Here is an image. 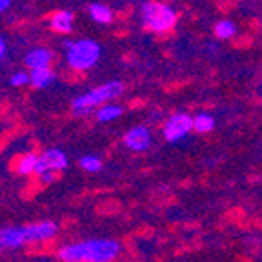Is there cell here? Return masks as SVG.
I'll return each instance as SVG.
<instances>
[{
    "label": "cell",
    "mask_w": 262,
    "mask_h": 262,
    "mask_svg": "<svg viewBox=\"0 0 262 262\" xmlns=\"http://www.w3.org/2000/svg\"><path fill=\"white\" fill-rule=\"evenodd\" d=\"M122 251V246L115 238H86L71 242L58 250L62 262H113Z\"/></svg>",
    "instance_id": "6da1fadb"
},
{
    "label": "cell",
    "mask_w": 262,
    "mask_h": 262,
    "mask_svg": "<svg viewBox=\"0 0 262 262\" xmlns=\"http://www.w3.org/2000/svg\"><path fill=\"white\" fill-rule=\"evenodd\" d=\"M126 91V84L122 80H107L104 84L97 88H91L86 93L78 95L71 102V111L75 115H88L91 111L98 110L104 104H110L111 100H117L119 97H122Z\"/></svg>",
    "instance_id": "7a4b0ae2"
},
{
    "label": "cell",
    "mask_w": 262,
    "mask_h": 262,
    "mask_svg": "<svg viewBox=\"0 0 262 262\" xmlns=\"http://www.w3.org/2000/svg\"><path fill=\"white\" fill-rule=\"evenodd\" d=\"M64 57L66 64L73 71L93 70L102 57V46L95 38H75L64 40Z\"/></svg>",
    "instance_id": "3957f363"
},
{
    "label": "cell",
    "mask_w": 262,
    "mask_h": 262,
    "mask_svg": "<svg viewBox=\"0 0 262 262\" xmlns=\"http://www.w3.org/2000/svg\"><path fill=\"white\" fill-rule=\"evenodd\" d=\"M140 22L147 31L155 33V35H166L173 31L179 22V13L166 2L159 0H147L140 6Z\"/></svg>",
    "instance_id": "277c9868"
},
{
    "label": "cell",
    "mask_w": 262,
    "mask_h": 262,
    "mask_svg": "<svg viewBox=\"0 0 262 262\" xmlns=\"http://www.w3.org/2000/svg\"><path fill=\"white\" fill-rule=\"evenodd\" d=\"M193 131V117L184 111H179V113L171 115L162 126V137L168 142L175 144L179 140L186 139Z\"/></svg>",
    "instance_id": "5b68a950"
},
{
    "label": "cell",
    "mask_w": 262,
    "mask_h": 262,
    "mask_svg": "<svg viewBox=\"0 0 262 262\" xmlns=\"http://www.w3.org/2000/svg\"><path fill=\"white\" fill-rule=\"evenodd\" d=\"M68 166H70V159H68L66 151H62L58 147H48V149H44V151L38 155V164H37L35 175L42 177V175H48V173L58 175V173L64 171Z\"/></svg>",
    "instance_id": "8992f818"
},
{
    "label": "cell",
    "mask_w": 262,
    "mask_h": 262,
    "mask_svg": "<svg viewBox=\"0 0 262 262\" xmlns=\"http://www.w3.org/2000/svg\"><path fill=\"white\" fill-rule=\"evenodd\" d=\"M24 244H31V242H29L28 224L0 228V251L18 250V248H22Z\"/></svg>",
    "instance_id": "52a82bcc"
},
{
    "label": "cell",
    "mask_w": 262,
    "mask_h": 262,
    "mask_svg": "<svg viewBox=\"0 0 262 262\" xmlns=\"http://www.w3.org/2000/svg\"><path fill=\"white\" fill-rule=\"evenodd\" d=\"M151 140H153V135H151V129L147 126H133L131 129L126 131V135L122 139V144L126 146V149L133 153H142L146 149H149L151 146Z\"/></svg>",
    "instance_id": "ba28073f"
},
{
    "label": "cell",
    "mask_w": 262,
    "mask_h": 262,
    "mask_svg": "<svg viewBox=\"0 0 262 262\" xmlns=\"http://www.w3.org/2000/svg\"><path fill=\"white\" fill-rule=\"evenodd\" d=\"M55 60V53L46 46H35L24 55V66L29 71L35 70H48Z\"/></svg>",
    "instance_id": "9c48e42d"
},
{
    "label": "cell",
    "mask_w": 262,
    "mask_h": 262,
    "mask_svg": "<svg viewBox=\"0 0 262 262\" xmlns=\"http://www.w3.org/2000/svg\"><path fill=\"white\" fill-rule=\"evenodd\" d=\"M75 26V13L71 9H60L49 16V29L58 35H70Z\"/></svg>",
    "instance_id": "30bf717a"
},
{
    "label": "cell",
    "mask_w": 262,
    "mask_h": 262,
    "mask_svg": "<svg viewBox=\"0 0 262 262\" xmlns=\"http://www.w3.org/2000/svg\"><path fill=\"white\" fill-rule=\"evenodd\" d=\"M88 15H90V18L93 22H97V24H111L115 18V13L113 9L110 8V6L102 4V2H91V4H88Z\"/></svg>",
    "instance_id": "8fae6325"
},
{
    "label": "cell",
    "mask_w": 262,
    "mask_h": 262,
    "mask_svg": "<svg viewBox=\"0 0 262 262\" xmlns=\"http://www.w3.org/2000/svg\"><path fill=\"white\" fill-rule=\"evenodd\" d=\"M29 77H31V86L35 90H46L57 80V73H55L51 68L48 70H35V71H29Z\"/></svg>",
    "instance_id": "7c38bea8"
},
{
    "label": "cell",
    "mask_w": 262,
    "mask_h": 262,
    "mask_svg": "<svg viewBox=\"0 0 262 262\" xmlns=\"http://www.w3.org/2000/svg\"><path fill=\"white\" fill-rule=\"evenodd\" d=\"M37 164H38V155L37 153H24L16 159L15 162V171L18 175L26 177V175H33V173L37 171Z\"/></svg>",
    "instance_id": "4fadbf2b"
},
{
    "label": "cell",
    "mask_w": 262,
    "mask_h": 262,
    "mask_svg": "<svg viewBox=\"0 0 262 262\" xmlns=\"http://www.w3.org/2000/svg\"><path fill=\"white\" fill-rule=\"evenodd\" d=\"M124 113V107L120 104H115V102H110V104H104L97 110L95 117H97L98 122L102 124H107V122H113V120L120 119Z\"/></svg>",
    "instance_id": "5bb4252c"
},
{
    "label": "cell",
    "mask_w": 262,
    "mask_h": 262,
    "mask_svg": "<svg viewBox=\"0 0 262 262\" xmlns=\"http://www.w3.org/2000/svg\"><path fill=\"white\" fill-rule=\"evenodd\" d=\"M215 129V119L213 115L206 113V111H201L193 117V131L196 133H209V131Z\"/></svg>",
    "instance_id": "9a60e30c"
},
{
    "label": "cell",
    "mask_w": 262,
    "mask_h": 262,
    "mask_svg": "<svg viewBox=\"0 0 262 262\" xmlns=\"http://www.w3.org/2000/svg\"><path fill=\"white\" fill-rule=\"evenodd\" d=\"M213 33L219 40H229L237 35V26L231 20H219L217 24L213 26Z\"/></svg>",
    "instance_id": "2e32d148"
},
{
    "label": "cell",
    "mask_w": 262,
    "mask_h": 262,
    "mask_svg": "<svg viewBox=\"0 0 262 262\" xmlns=\"http://www.w3.org/2000/svg\"><path fill=\"white\" fill-rule=\"evenodd\" d=\"M78 164H80V168L84 169V171L88 173H97L102 169V159L98 155H84L80 157V160H78Z\"/></svg>",
    "instance_id": "e0dca14e"
},
{
    "label": "cell",
    "mask_w": 262,
    "mask_h": 262,
    "mask_svg": "<svg viewBox=\"0 0 262 262\" xmlns=\"http://www.w3.org/2000/svg\"><path fill=\"white\" fill-rule=\"evenodd\" d=\"M28 84H31V77H29V73L24 70L15 71V73L9 77V86H13V88H24V86H28Z\"/></svg>",
    "instance_id": "ac0fdd59"
},
{
    "label": "cell",
    "mask_w": 262,
    "mask_h": 262,
    "mask_svg": "<svg viewBox=\"0 0 262 262\" xmlns=\"http://www.w3.org/2000/svg\"><path fill=\"white\" fill-rule=\"evenodd\" d=\"M6 53H8V42H6V38L0 35V62L4 60Z\"/></svg>",
    "instance_id": "d6986e66"
},
{
    "label": "cell",
    "mask_w": 262,
    "mask_h": 262,
    "mask_svg": "<svg viewBox=\"0 0 262 262\" xmlns=\"http://www.w3.org/2000/svg\"><path fill=\"white\" fill-rule=\"evenodd\" d=\"M11 2H13V0H0V15H2V13H6L9 8H11Z\"/></svg>",
    "instance_id": "ffe728a7"
},
{
    "label": "cell",
    "mask_w": 262,
    "mask_h": 262,
    "mask_svg": "<svg viewBox=\"0 0 262 262\" xmlns=\"http://www.w3.org/2000/svg\"><path fill=\"white\" fill-rule=\"evenodd\" d=\"M257 91H258V97L262 98V78H260V82H258V88H257Z\"/></svg>",
    "instance_id": "44dd1931"
}]
</instances>
